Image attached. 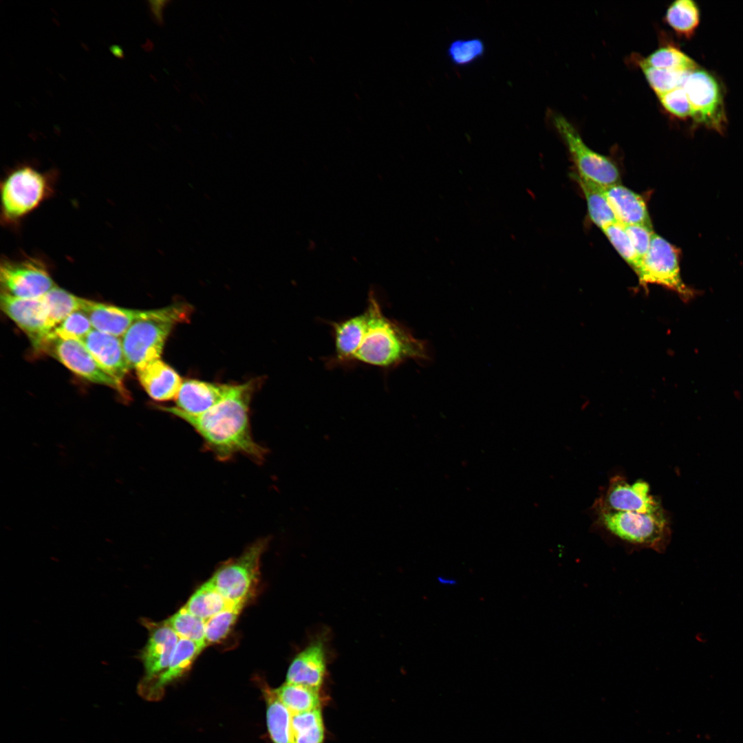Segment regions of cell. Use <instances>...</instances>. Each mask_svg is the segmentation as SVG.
<instances>
[{"label":"cell","instance_id":"1","mask_svg":"<svg viewBox=\"0 0 743 743\" xmlns=\"http://www.w3.org/2000/svg\"><path fill=\"white\" fill-rule=\"evenodd\" d=\"M334 351L325 358L330 368L363 364L394 369L409 360L430 358L427 343L384 312L374 292L369 294L365 310L345 319L327 321Z\"/></svg>","mask_w":743,"mask_h":743},{"label":"cell","instance_id":"2","mask_svg":"<svg viewBox=\"0 0 743 743\" xmlns=\"http://www.w3.org/2000/svg\"><path fill=\"white\" fill-rule=\"evenodd\" d=\"M253 381L232 385L227 396L207 411L186 413L175 407H158L187 422L201 436L205 446L221 461L237 454L262 462L267 450L252 438L249 409Z\"/></svg>","mask_w":743,"mask_h":743},{"label":"cell","instance_id":"3","mask_svg":"<svg viewBox=\"0 0 743 743\" xmlns=\"http://www.w3.org/2000/svg\"><path fill=\"white\" fill-rule=\"evenodd\" d=\"M192 308L185 303H174L162 308L142 310L121 336L129 369H135L160 358L164 344L173 327L186 321Z\"/></svg>","mask_w":743,"mask_h":743},{"label":"cell","instance_id":"4","mask_svg":"<svg viewBox=\"0 0 743 743\" xmlns=\"http://www.w3.org/2000/svg\"><path fill=\"white\" fill-rule=\"evenodd\" d=\"M48 177L30 165L11 171L1 184V217L6 224L17 223L47 198Z\"/></svg>","mask_w":743,"mask_h":743},{"label":"cell","instance_id":"5","mask_svg":"<svg viewBox=\"0 0 743 743\" xmlns=\"http://www.w3.org/2000/svg\"><path fill=\"white\" fill-rule=\"evenodd\" d=\"M546 116L566 145L579 175L603 188L621 184L618 169L610 158L588 147L563 116L552 110Z\"/></svg>","mask_w":743,"mask_h":743},{"label":"cell","instance_id":"6","mask_svg":"<svg viewBox=\"0 0 743 743\" xmlns=\"http://www.w3.org/2000/svg\"><path fill=\"white\" fill-rule=\"evenodd\" d=\"M268 539L257 540L239 557L220 566L209 579L230 602L249 601L259 581L260 561Z\"/></svg>","mask_w":743,"mask_h":743},{"label":"cell","instance_id":"7","mask_svg":"<svg viewBox=\"0 0 743 743\" xmlns=\"http://www.w3.org/2000/svg\"><path fill=\"white\" fill-rule=\"evenodd\" d=\"M598 511L600 522L618 537L656 550L665 546L669 528L663 510L640 513L599 507Z\"/></svg>","mask_w":743,"mask_h":743},{"label":"cell","instance_id":"8","mask_svg":"<svg viewBox=\"0 0 743 743\" xmlns=\"http://www.w3.org/2000/svg\"><path fill=\"white\" fill-rule=\"evenodd\" d=\"M680 255L678 248L654 233L649 248L635 272L640 286L659 285L676 292L683 300L691 299L694 291L681 278Z\"/></svg>","mask_w":743,"mask_h":743},{"label":"cell","instance_id":"9","mask_svg":"<svg viewBox=\"0 0 743 743\" xmlns=\"http://www.w3.org/2000/svg\"><path fill=\"white\" fill-rule=\"evenodd\" d=\"M682 87L689 100L693 121L722 133L726 118L722 89L716 78L697 67L689 74Z\"/></svg>","mask_w":743,"mask_h":743},{"label":"cell","instance_id":"10","mask_svg":"<svg viewBox=\"0 0 743 743\" xmlns=\"http://www.w3.org/2000/svg\"><path fill=\"white\" fill-rule=\"evenodd\" d=\"M0 283L1 292L19 299L40 298L55 286L45 264L33 257L2 260Z\"/></svg>","mask_w":743,"mask_h":743},{"label":"cell","instance_id":"11","mask_svg":"<svg viewBox=\"0 0 743 743\" xmlns=\"http://www.w3.org/2000/svg\"><path fill=\"white\" fill-rule=\"evenodd\" d=\"M41 352L48 354L76 375L93 383L112 388L126 397V391L122 382L105 371L82 341L48 339Z\"/></svg>","mask_w":743,"mask_h":743},{"label":"cell","instance_id":"12","mask_svg":"<svg viewBox=\"0 0 743 743\" xmlns=\"http://www.w3.org/2000/svg\"><path fill=\"white\" fill-rule=\"evenodd\" d=\"M0 307L27 335L34 349L40 352L51 332L47 307L42 298L19 299L1 292Z\"/></svg>","mask_w":743,"mask_h":743},{"label":"cell","instance_id":"13","mask_svg":"<svg viewBox=\"0 0 743 743\" xmlns=\"http://www.w3.org/2000/svg\"><path fill=\"white\" fill-rule=\"evenodd\" d=\"M140 623L148 632L147 642L139 654L144 669L140 681H147L168 667L180 638L166 620L157 622L142 618Z\"/></svg>","mask_w":743,"mask_h":743},{"label":"cell","instance_id":"14","mask_svg":"<svg viewBox=\"0 0 743 743\" xmlns=\"http://www.w3.org/2000/svg\"><path fill=\"white\" fill-rule=\"evenodd\" d=\"M599 507L615 511L640 513L663 510L660 502L650 494L648 483L639 480L629 484L620 476L610 480L605 498L599 502Z\"/></svg>","mask_w":743,"mask_h":743},{"label":"cell","instance_id":"15","mask_svg":"<svg viewBox=\"0 0 743 743\" xmlns=\"http://www.w3.org/2000/svg\"><path fill=\"white\" fill-rule=\"evenodd\" d=\"M206 647L204 644L180 638L168 667L153 679L140 681L139 694L148 700L159 699L165 687L183 676Z\"/></svg>","mask_w":743,"mask_h":743},{"label":"cell","instance_id":"16","mask_svg":"<svg viewBox=\"0 0 743 743\" xmlns=\"http://www.w3.org/2000/svg\"><path fill=\"white\" fill-rule=\"evenodd\" d=\"M327 667V650L323 637H317L299 652L291 662L286 674L288 683L320 689Z\"/></svg>","mask_w":743,"mask_h":743},{"label":"cell","instance_id":"17","mask_svg":"<svg viewBox=\"0 0 743 743\" xmlns=\"http://www.w3.org/2000/svg\"><path fill=\"white\" fill-rule=\"evenodd\" d=\"M80 341L105 372L122 382L130 369L121 337L93 329Z\"/></svg>","mask_w":743,"mask_h":743},{"label":"cell","instance_id":"18","mask_svg":"<svg viewBox=\"0 0 743 743\" xmlns=\"http://www.w3.org/2000/svg\"><path fill=\"white\" fill-rule=\"evenodd\" d=\"M232 385L217 384L196 379L183 381L175 397L176 407L191 415L203 413L222 401Z\"/></svg>","mask_w":743,"mask_h":743},{"label":"cell","instance_id":"19","mask_svg":"<svg viewBox=\"0 0 743 743\" xmlns=\"http://www.w3.org/2000/svg\"><path fill=\"white\" fill-rule=\"evenodd\" d=\"M136 371L144 391L156 401L175 398L183 383L179 374L160 358L153 360Z\"/></svg>","mask_w":743,"mask_h":743},{"label":"cell","instance_id":"20","mask_svg":"<svg viewBox=\"0 0 743 743\" xmlns=\"http://www.w3.org/2000/svg\"><path fill=\"white\" fill-rule=\"evenodd\" d=\"M94 329L121 337L142 310L124 308L84 299L81 310Z\"/></svg>","mask_w":743,"mask_h":743},{"label":"cell","instance_id":"21","mask_svg":"<svg viewBox=\"0 0 743 743\" xmlns=\"http://www.w3.org/2000/svg\"><path fill=\"white\" fill-rule=\"evenodd\" d=\"M603 192L618 222L652 227L646 203L640 195L621 184L603 188Z\"/></svg>","mask_w":743,"mask_h":743},{"label":"cell","instance_id":"22","mask_svg":"<svg viewBox=\"0 0 743 743\" xmlns=\"http://www.w3.org/2000/svg\"><path fill=\"white\" fill-rule=\"evenodd\" d=\"M266 704V723L273 743H293L292 713L277 696L274 689L262 688Z\"/></svg>","mask_w":743,"mask_h":743},{"label":"cell","instance_id":"23","mask_svg":"<svg viewBox=\"0 0 743 743\" xmlns=\"http://www.w3.org/2000/svg\"><path fill=\"white\" fill-rule=\"evenodd\" d=\"M575 176L584 194L588 214L592 222L601 230L617 222L615 215L604 194L603 187L579 175Z\"/></svg>","mask_w":743,"mask_h":743},{"label":"cell","instance_id":"24","mask_svg":"<svg viewBox=\"0 0 743 743\" xmlns=\"http://www.w3.org/2000/svg\"><path fill=\"white\" fill-rule=\"evenodd\" d=\"M274 691L292 714L321 708L320 689L308 686L285 682Z\"/></svg>","mask_w":743,"mask_h":743},{"label":"cell","instance_id":"25","mask_svg":"<svg viewBox=\"0 0 743 743\" xmlns=\"http://www.w3.org/2000/svg\"><path fill=\"white\" fill-rule=\"evenodd\" d=\"M232 603L208 580L191 595L183 607L193 615L207 621Z\"/></svg>","mask_w":743,"mask_h":743},{"label":"cell","instance_id":"26","mask_svg":"<svg viewBox=\"0 0 743 743\" xmlns=\"http://www.w3.org/2000/svg\"><path fill=\"white\" fill-rule=\"evenodd\" d=\"M41 298L47 307L51 332L70 314L80 310L84 300L56 286Z\"/></svg>","mask_w":743,"mask_h":743},{"label":"cell","instance_id":"27","mask_svg":"<svg viewBox=\"0 0 743 743\" xmlns=\"http://www.w3.org/2000/svg\"><path fill=\"white\" fill-rule=\"evenodd\" d=\"M700 10L691 0H676L667 8L665 21L679 35L687 39L693 36L700 23Z\"/></svg>","mask_w":743,"mask_h":743},{"label":"cell","instance_id":"28","mask_svg":"<svg viewBox=\"0 0 743 743\" xmlns=\"http://www.w3.org/2000/svg\"><path fill=\"white\" fill-rule=\"evenodd\" d=\"M293 743H323L325 728L321 708L292 715Z\"/></svg>","mask_w":743,"mask_h":743},{"label":"cell","instance_id":"29","mask_svg":"<svg viewBox=\"0 0 743 743\" xmlns=\"http://www.w3.org/2000/svg\"><path fill=\"white\" fill-rule=\"evenodd\" d=\"M636 61L637 63L659 69L692 71L698 67L691 58L672 45L660 47L646 58H637Z\"/></svg>","mask_w":743,"mask_h":743},{"label":"cell","instance_id":"30","mask_svg":"<svg viewBox=\"0 0 743 743\" xmlns=\"http://www.w3.org/2000/svg\"><path fill=\"white\" fill-rule=\"evenodd\" d=\"M248 601V600H242L233 602L206 621L205 629L206 647L221 641L228 636Z\"/></svg>","mask_w":743,"mask_h":743},{"label":"cell","instance_id":"31","mask_svg":"<svg viewBox=\"0 0 743 743\" xmlns=\"http://www.w3.org/2000/svg\"><path fill=\"white\" fill-rule=\"evenodd\" d=\"M180 638L205 644L206 621L189 612L184 607L166 620Z\"/></svg>","mask_w":743,"mask_h":743},{"label":"cell","instance_id":"32","mask_svg":"<svg viewBox=\"0 0 743 743\" xmlns=\"http://www.w3.org/2000/svg\"><path fill=\"white\" fill-rule=\"evenodd\" d=\"M646 80L657 96L682 86L691 71L659 69L637 63Z\"/></svg>","mask_w":743,"mask_h":743},{"label":"cell","instance_id":"33","mask_svg":"<svg viewBox=\"0 0 743 743\" xmlns=\"http://www.w3.org/2000/svg\"><path fill=\"white\" fill-rule=\"evenodd\" d=\"M484 42L480 38L460 39L452 41L446 54L455 66L464 67L473 64L485 54Z\"/></svg>","mask_w":743,"mask_h":743},{"label":"cell","instance_id":"34","mask_svg":"<svg viewBox=\"0 0 743 743\" xmlns=\"http://www.w3.org/2000/svg\"><path fill=\"white\" fill-rule=\"evenodd\" d=\"M93 329L86 314L82 310H77L57 325L50 333L46 341L52 338L81 341Z\"/></svg>","mask_w":743,"mask_h":743},{"label":"cell","instance_id":"35","mask_svg":"<svg viewBox=\"0 0 743 743\" xmlns=\"http://www.w3.org/2000/svg\"><path fill=\"white\" fill-rule=\"evenodd\" d=\"M602 231L621 257L636 272L640 265V259L638 257L623 225L617 222L606 226L602 229Z\"/></svg>","mask_w":743,"mask_h":743},{"label":"cell","instance_id":"36","mask_svg":"<svg viewBox=\"0 0 743 743\" xmlns=\"http://www.w3.org/2000/svg\"><path fill=\"white\" fill-rule=\"evenodd\" d=\"M662 107L669 114L680 119L691 117V108L687 95L681 86L658 96Z\"/></svg>","mask_w":743,"mask_h":743},{"label":"cell","instance_id":"37","mask_svg":"<svg viewBox=\"0 0 743 743\" xmlns=\"http://www.w3.org/2000/svg\"><path fill=\"white\" fill-rule=\"evenodd\" d=\"M623 226L641 261L649 248L654 234L652 227L642 224H628Z\"/></svg>","mask_w":743,"mask_h":743},{"label":"cell","instance_id":"38","mask_svg":"<svg viewBox=\"0 0 743 743\" xmlns=\"http://www.w3.org/2000/svg\"><path fill=\"white\" fill-rule=\"evenodd\" d=\"M166 1H149L150 8L154 16L155 20L161 23L163 22L162 10L166 3Z\"/></svg>","mask_w":743,"mask_h":743},{"label":"cell","instance_id":"39","mask_svg":"<svg viewBox=\"0 0 743 743\" xmlns=\"http://www.w3.org/2000/svg\"><path fill=\"white\" fill-rule=\"evenodd\" d=\"M437 581L440 585L445 586H453L455 585L457 583L455 579L442 575L438 576L437 577Z\"/></svg>","mask_w":743,"mask_h":743}]
</instances>
